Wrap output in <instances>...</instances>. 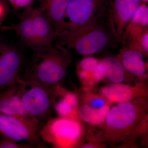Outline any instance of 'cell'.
Returning <instances> with one entry per match:
<instances>
[{
	"label": "cell",
	"mask_w": 148,
	"mask_h": 148,
	"mask_svg": "<svg viewBox=\"0 0 148 148\" xmlns=\"http://www.w3.org/2000/svg\"><path fill=\"white\" fill-rule=\"evenodd\" d=\"M33 51L22 77L51 87L60 85L73 61L70 49L56 40Z\"/></svg>",
	"instance_id": "cell-1"
},
{
	"label": "cell",
	"mask_w": 148,
	"mask_h": 148,
	"mask_svg": "<svg viewBox=\"0 0 148 148\" xmlns=\"http://www.w3.org/2000/svg\"><path fill=\"white\" fill-rule=\"evenodd\" d=\"M116 104L102 125L103 140L111 146L123 143L148 116V98Z\"/></svg>",
	"instance_id": "cell-2"
},
{
	"label": "cell",
	"mask_w": 148,
	"mask_h": 148,
	"mask_svg": "<svg viewBox=\"0 0 148 148\" xmlns=\"http://www.w3.org/2000/svg\"><path fill=\"white\" fill-rule=\"evenodd\" d=\"M105 20L92 22L73 31L56 32V41L80 55L88 56L117 49L119 45Z\"/></svg>",
	"instance_id": "cell-3"
},
{
	"label": "cell",
	"mask_w": 148,
	"mask_h": 148,
	"mask_svg": "<svg viewBox=\"0 0 148 148\" xmlns=\"http://www.w3.org/2000/svg\"><path fill=\"white\" fill-rule=\"evenodd\" d=\"M8 28L33 51L53 44L56 33L43 14L37 8H27L21 14L19 21Z\"/></svg>",
	"instance_id": "cell-4"
},
{
	"label": "cell",
	"mask_w": 148,
	"mask_h": 148,
	"mask_svg": "<svg viewBox=\"0 0 148 148\" xmlns=\"http://www.w3.org/2000/svg\"><path fill=\"white\" fill-rule=\"evenodd\" d=\"M16 86L25 109L42 127L51 119L57 86L51 87L20 77Z\"/></svg>",
	"instance_id": "cell-5"
},
{
	"label": "cell",
	"mask_w": 148,
	"mask_h": 148,
	"mask_svg": "<svg viewBox=\"0 0 148 148\" xmlns=\"http://www.w3.org/2000/svg\"><path fill=\"white\" fill-rule=\"evenodd\" d=\"M106 7L107 0H70L59 32L75 31L86 24L105 20Z\"/></svg>",
	"instance_id": "cell-6"
},
{
	"label": "cell",
	"mask_w": 148,
	"mask_h": 148,
	"mask_svg": "<svg viewBox=\"0 0 148 148\" xmlns=\"http://www.w3.org/2000/svg\"><path fill=\"white\" fill-rule=\"evenodd\" d=\"M83 127L80 121L59 117L50 119L42 127V140L57 148L75 147L81 140Z\"/></svg>",
	"instance_id": "cell-7"
},
{
	"label": "cell",
	"mask_w": 148,
	"mask_h": 148,
	"mask_svg": "<svg viewBox=\"0 0 148 148\" xmlns=\"http://www.w3.org/2000/svg\"><path fill=\"white\" fill-rule=\"evenodd\" d=\"M141 3V0H107L106 21L121 47L124 45L127 26Z\"/></svg>",
	"instance_id": "cell-8"
},
{
	"label": "cell",
	"mask_w": 148,
	"mask_h": 148,
	"mask_svg": "<svg viewBox=\"0 0 148 148\" xmlns=\"http://www.w3.org/2000/svg\"><path fill=\"white\" fill-rule=\"evenodd\" d=\"M41 127L20 117L0 112V133L4 138L15 141H27L37 146L42 140Z\"/></svg>",
	"instance_id": "cell-9"
},
{
	"label": "cell",
	"mask_w": 148,
	"mask_h": 148,
	"mask_svg": "<svg viewBox=\"0 0 148 148\" xmlns=\"http://www.w3.org/2000/svg\"><path fill=\"white\" fill-rule=\"evenodd\" d=\"M25 62L20 49L12 44L0 43V91L16 84Z\"/></svg>",
	"instance_id": "cell-10"
},
{
	"label": "cell",
	"mask_w": 148,
	"mask_h": 148,
	"mask_svg": "<svg viewBox=\"0 0 148 148\" xmlns=\"http://www.w3.org/2000/svg\"><path fill=\"white\" fill-rule=\"evenodd\" d=\"M98 91L108 101L116 104L148 98V84L146 80H139L134 85L111 83L101 88Z\"/></svg>",
	"instance_id": "cell-11"
},
{
	"label": "cell",
	"mask_w": 148,
	"mask_h": 148,
	"mask_svg": "<svg viewBox=\"0 0 148 148\" xmlns=\"http://www.w3.org/2000/svg\"><path fill=\"white\" fill-rule=\"evenodd\" d=\"M116 57L126 71L139 80L147 78V66L144 61L146 57L137 48L129 45L122 47Z\"/></svg>",
	"instance_id": "cell-12"
},
{
	"label": "cell",
	"mask_w": 148,
	"mask_h": 148,
	"mask_svg": "<svg viewBox=\"0 0 148 148\" xmlns=\"http://www.w3.org/2000/svg\"><path fill=\"white\" fill-rule=\"evenodd\" d=\"M0 112L23 118L41 126L25 109L16 84L0 91Z\"/></svg>",
	"instance_id": "cell-13"
},
{
	"label": "cell",
	"mask_w": 148,
	"mask_h": 148,
	"mask_svg": "<svg viewBox=\"0 0 148 148\" xmlns=\"http://www.w3.org/2000/svg\"><path fill=\"white\" fill-rule=\"evenodd\" d=\"M53 108L59 117L80 121L79 116V101L76 93L65 90L58 85L53 98Z\"/></svg>",
	"instance_id": "cell-14"
},
{
	"label": "cell",
	"mask_w": 148,
	"mask_h": 148,
	"mask_svg": "<svg viewBox=\"0 0 148 148\" xmlns=\"http://www.w3.org/2000/svg\"><path fill=\"white\" fill-rule=\"evenodd\" d=\"M99 61L98 58L87 57L77 63V75L83 88H94L104 79L98 69Z\"/></svg>",
	"instance_id": "cell-15"
},
{
	"label": "cell",
	"mask_w": 148,
	"mask_h": 148,
	"mask_svg": "<svg viewBox=\"0 0 148 148\" xmlns=\"http://www.w3.org/2000/svg\"><path fill=\"white\" fill-rule=\"evenodd\" d=\"M147 29L148 7L146 3L142 2L127 26L124 46H131L137 48L138 40Z\"/></svg>",
	"instance_id": "cell-16"
},
{
	"label": "cell",
	"mask_w": 148,
	"mask_h": 148,
	"mask_svg": "<svg viewBox=\"0 0 148 148\" xmlns=\"http://www.w3.org/2000/svg\"><path fill=\"white\" fill-rule=\"evenodd\" d=\"M70 0H40L38 8L56 32L61 30Z\"/></svg>",
	"instance_id": "cell-17"
},
{
	"label": "cell",
	"mask_w": 148,
	"mask_h": 148,
	"mask_svg": "<svg viewBox=\"0 0 148 148\" xmlns=\"http://www.w3.org/2000/svg\"><path fill=\"white\" fill-rule=\"evenodd\" d=\"M98 68L104 79L111 83L123 82L135 77L126 71L116 56H107L101 59Z\"/></svg>",
	"instance_id": "cell-18"
},
{
	"label": "cell",
	"mask_w": 148,
	"mask_h": 148,
	"mask_svg": "<svg viewBox=\"0 0 148 148\" xmlns=\"http://www.w3.org/2000/svg\"><path fill=\"white\" fill-rule=\"evenodd\" d=\"M111 108L96 109L79 103L78 114L79 120L93 126H102Z\"/></svg>",
	"instance_id": "cell-19"
},
{
	"label": "cell",
	"mask_w": 148,
	"mask_h": 148,
	"mask_svg": "<svg viewBox=\"0 0 148 148\" xmlns=\"http://www.w3.org/2000/svg\"><path fill=\"white\" fill-rule=\"evenodd\" d=\"M35 146L29 144H18L17 142L4 138L0 140V148H34Z\"/></svg>",
	"instance_id": "cell-20"
},
{
	"label": "cell",
	"mask_w": 148,
	"mask_h": 148,
	"mask_svg": "<svg viewBox=\"0 0 148 148\" xmlns=\"http://www.w3.org/2000/svg\"><path fill=\"white\" fill-rule=\"evenodd\" d=\"M12 4L18 7L26 6L29 5L32 0H9Z\"/></svg>",
	"instance_id": "cell-21"
},
{
	"label": "cell",
	"mask_w": 148,
	"mask_h": 148,
	"mask_svg": "<svg viewBox=\"0 0 148 148\" xmlns=\"http://www.w3.org/2000/svg\"><path fill=\"white\" fill-rule=\"evenodd\" d=\"M7 5L0 0V25L3 20L6 13Z\"/></svg>",
	"instance_id": "cell-22"
},
{
	"label": "cell",
	"mask_w": 148,
	"mask_h": 148,
	"mask_svg": "<svg viewBox=\"0 0 148 148\" xmlns=\"http://www.w3.org/2000/svg\"><path fill=\"white\" fill-rule=\"evenodd\" d=\"M141 1L142 2L146 3H147L148 2V0H141Z\"/></svg>",
	"instance_id": "cell-23"
},
{
	"label": "cell",
	"mask_w": 148,
	"mask_h": 148,
	"mask_svg": "<svg viewBox=\"0 0 148 148\" xmlns=\"http://www.w3.org/2000/svg\"><path fill=\"white\" fill-rule=\"evenodd\" d=\"M1 1L4 3L6 5V0H1Z\"/></svg>",
	"instance_id": "cell-24"
}]
</instances>
